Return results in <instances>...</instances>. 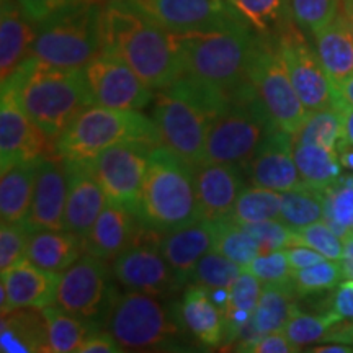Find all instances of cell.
Returning a JSON list of instances; mask_svg holds the SVG:
<instances>
[{"mask_svg": "<svg viewBox=\"0 0 353 353\" xmlns=\"http://www.w3.org/2000/svg\"><path fill=\"white\" fill-rule=\"evenodd\" d=\"M103 51L120 57L152 90L183 76L176 34L165 30L130 0H107Z\"/></svg>", "mask_w": 353, "mask_h": 353, "instance_id": "cell-1", "label": "cell"}, {"mask_svg": "<svg viewBox=\"0 0 353 353\" xmlns=\"http://www.w3.org/2000/svg\"><path fill=\"white\" fill-rule=\"evenodd\" d=\"M234 95L211 83L183 74L169 87L156 90L152 120L162 144L190 165L205 159L208 132Z\"/></svg>", "mask_w": 353, "mask_h": 353, "instance_id": "cell-2", "label": "cell"}, {"mask_svg": "<svg viewBox=\"0 0 353 353\" xmlns=\"http://www.w3.org/2000/svg\"><path fill=\"white\" fill-rule=\"evenodd\" d=\"M2 87L15 92L21 108L52 143L94 105L83 69L48 65L33 56Z\"/></svg>", "mask_w": 353, "mask_h": 353, "instance_id": "cell-3", "label": "cell"}, {"mask_svg": "<svg viewBox=\"0 0 353 353\" xmlns=\"http://www.w3.org/2000/svg\"><path fill=\"white\" fill-rule=\"evenodd\" d=\"M105 2L70 0L37 23L33 57L65 69H83L103 52Z\"/></svg>", "mask_w": 353, "mask_h": 353, "instance_id": "cell-4", "label": "cell"}, {"mask_svg": "<svg viewBox=\"0 0 353 353\" xmlns=\"http://www.w3.org/2000/svg\"><path fill=\"white\" fill-rule=\"evenodd\" d=\"M138 216L145 226L161 234L200 219L195 169L164 144L152 148L149 154Z\"/></svg>", "mask_w": 353, "mask_h": 353, "instance_id": "cell-5", "label": "cell"}, {"mask_svg": "<svg viewBox=\"0 0 353 353\" xmlns=\"http://www.w3.org/2000/svg\"><path fill=\"white\" fill-rule=\"evenodd\" d=\"M257 37L250 25L176 34L183 74L226 92L236 90L249 81L247 69Z\"/></svg>", "mask_w": 353, "mask_h": 353, "instance_id": "cell-6", "label": "cell"}, {"mask_svg": "<svg viewBox=\"0 0 353 353\" xmlns=\"http://www.w3.org/2000/svg\"><path fill=\"white\" fill-rule=\"evenodd\" d=\"M123 143L156 148L162 139L156 123L143 112L90 105L56 141L54 154L65 161L87 162L105 149Z\"/></svg>", "mask_w": 353, "mask_h": 353, "instance_id": "cell-7", "label": "cell"}, {"mask_svg": "<svg viewBox=\"0 0 353 353\" xmlns=\"http://www.w3.org/2000/svg\"><path fill=\"white\" fill-rule=\"evenodd\" d=\"M275 128L252 83L247 81L234 90L229 105L211 125L203 162L245 165Z\"/></svg>", "mask_w": 353, "mask_h": 353, "instance_id": "cell-8", "label": "cell"}, {"mask_svg": "<svg viewBox=\"0 0 353 353\" xmlns=\"http://www.w3.org/2000/svg\"><path fill=\"white\" fill-rule=\"evenodd\" d=\"M107 329L123 350L165 348L182 332L157 296L132 290L110 304Z\"/></svg>", "mask_w": 353, "mask_h": 353, "instance_id": "cell-9", "label": "cell"}, {"mask_svg": "<svg viewBox=\"0 0 353 353\" xmlns=\"http://www.w3.org/2000/svg\"><path fill=\"white\" fill-rule=\"evenodd\" d=\"M247 79L268 114L281 130L294 134L309 112L291 82L283 57L273 37L259 34L247 69Z\"/></svg>", "mask_w": 353, "mask_h": 353, "instance_id": "cell-10", "label": "cell"}, {"mask_svg": "<svg viewBox=\"0 0 353 353\" xmlns=\"http://www.w3.org/2000/svg\"><path fill=\"white\" fill-rule=\"evenodd\" d=\"M291 82L309 113L324 108H342L341 97L329 81L316 48L296 23L275 37Z\"/></svg>", "mask_w": 353, "mask_h": 353, "instance_id": "cell-11", "label": "cell"}, {"mask_svg": "<svg viewBox=\"0 0 353 353\" xmlns=\"http://www.w3.org/2000/svg\"><path fill=\"white\" fill-rule=\"evenodd\" d=\"M161 236L144 224L138 239L113 260V275L125 288L157 298L182 288L162 254Z\"/></svg>", "mask_w": 353, "mask_h": 353, "instance_id": "cell-12", "label": "cell"}, {"mask_svg": "<svg viewBox=\"0 0 353 353\" xmlns=\"http://www.w3.org/2000/svg\"><path fill=\"white\" fill-rule=\"evenodd\" d=\"M151 145L123 143L87 161L110 203L138 214V205L149 164Z\"/></svg>", "mask_w": 353, "mask_h": 353, "instance_id": "cell-13", "label": "cell"}, {"mask_svg": "<svg viewBox=\"0 0 353 353\" xmlns=\"http://www.w3.org/2000/svg\"><path fill=\"white\" fill-rule=\"evenodd\" d=\"M83 72L94 105L136 112L152 105L156 90L114 54L103 51L83 68Z\"/></svg>", "mask_w": 353, "mask_h": 353, "instance_id": "cell-14", "label": "cell"}, {"mask_svg": "<svg viewBox=\"0 0 353 353\" xmlns=\"http://www.w3.org/2000/svg\"><path fill=\"white\" fill-rule=\"evenodd\" d=\"M172 33L249 25L229 0H130Z\"/></svg>", "mask_w": 353, "mask_h": 353, "instance_id": "cell-15", "label": "cell"}, {"mask_svg": "<svg viewBox=\"0 0 353 353\" xmlns=\"http://www.w3.org/2000/svg\"><path fill=\"white\" fill-rule=\"evenodd\" d=\"M108 267L105 260L83 254L76 263L61 273L56 290V303L70 314L92 319L110 307Z\"/></svg>", "mask_w": 353, "mask_h": 353, "instance_id": "cell-16", "label": "cell"}, {"mask_svg": "<svg viewBox=\"0 0 353 353\" xmlns=\"http://www.w3.org/2000/svg\"><path fill=\"white\" fill-rule=\"evenodd\" d=\"M50 144L39 126L21 108L15 92L10 87H2L0 100V169L17 162L39 161L46 157Z\"/></svg>", "mask_w": 353, "mask_h": 353, "instance_id": "cell-17", "label": "cell"}, {"mask_svg": "<svg viewBox=\"0 0 353 353\" xmlns=\"http://www.w3.org/2000/svg\"><path fill=\"white\" fill-rule=\"evenodd\" d=\"M244 167L250 182L259 187L283 193L303 185L294 161L293 134L281 128H275L268 134Z\"/></svg>", "mask_w": 353, "mask_h": 353, "instance_id": "cell-18", "label": "cell"}, {"mask_svg": "<svg viewBox=\"0 0 353 353\" xmlns=\"http://www.w3.org/2000/svg\"><path fill=\"white\" fill-rule=\"evenodd\" d=\"M69 175L63 157H43L38 164L37 182L26 224L32 231L65 229V203H68Z\"/></svg>", "mask_w": 353, "mask_h": 353, "instance_id": "cell-19", "label": "cell"}, {"mask_svg": "<svg viewBox=\"0 0 353 353\" xmlns=\"http://www.w3.org/2000/svg\"><path fill=\"white\" fill-rule=\"evenodd\" d=\"M59 280L61 273L39 268L28 259L20 260L8 270L2 272V283H0L2 314L13 309H43L54 304Z\"/></svg>", "mask_w": 353, "mask_h": 353, "instance_id": "cell-20", "label": "cell"}, {"mask_svg": "<svg viewBox=\"0 0 353 353\" xmlns=\"http://www.w3.org/2000/svg\"><path fill=\"white\" fill-rule=\"evenodd\" d=\"M195 169V187L200 219L229 218L242 192V165L203 162Z\"/></svg>", "mask_w": 353, "mask_h": 353, "instance_id": "cell-21", "label": "cell"}, {"mask_svg": "<svg viewBox=\"0 0 353 353\" xmlns=\"http://www.w3.org/2000/svg\"><path fill=\"white\" fill-rule=\"evenodd\" d=\"M65 164H68L69 175L68 203H65L64 216L65 231L85 237L107 206L108 198L88 162L65 161Z\"/></svg>", "mask_w": 353, "mask_h": 353, "instance_id": "cell-22", "label": "cell"}, {"mask_svg": "<svg viewBox=\"0 0 353 353\" xmlns=\"http://www.w3.org/2000/svg\"><path fill=\"white\" fill-rule=\"evenodd\" d=\"M214 226L211 221L196 219L164 232L161 236V250L169 262L180 286L192 281L196 263L203 255L213 250Z\"/></svg>", "mask_w": 353, "mask_h": 353, "instance_id": "cell-23", "label": "cell"}, {"mask_svg": "<svg viewBox=\"0 0 353 353\" xmlns=\"http://www.w3.org/2000/svg\"><path fill=\"white\" fill-rule=\"evenodd\" d=\"M143 226L144 223L134 211L108 201L90 232L83 237L85 252L105 262H113L138 239Z\"/></svg>", "mask_w": 353, "mask_h": 353, "instance_id": "cell-24", "label": "cell"}, {"mask_svg": "<svg viewBox=\"0 0 353 353\" xmlns=\"http://www.w3.org/2000/svg\"><path fill=\"white\" fill-rule=\"evenodd\" d=\"M34 21L17 0H2L0 12V77L2 83L10 81L17 70L33 56L37 37Z\"/></svg>", "mask_w": 353, "mask_h": 353, "instance_id": "cell-25", "label": "cell"}, {"mask_svg": "<svg viewBox=\"0 0 353 353\" xmlns=\"http://www.w3.org/2000/svg\"><path fill=\"white\" fill-rule=\"evenodd\" d=\"M312 38L322 68L339 92L342 83L353 76V33L343 8Z\"/></svg>", "mask_w": 353, "mask_h": 353, "instance_id": "cell-26", "label": "cell"}, {"mask_svg": "<svg viewBox=\"0 0 353 353\" xmlns=\"http://www.w3.org/2000/svg\"><path fill=\"white\" fill-rule=\"evenodd\" d=\"M2 353H50L48 325L41 309L21 307L2 314L0 322Z\"/></svg>", "mask_w": 353, "mask_h": 353, "instance_id": "cell-27", "label": "cell"}, {"mask_svg": "<svg viewBox=\"0 0 353 353\" xmlns=\"http://www.w3.org/2000/svg\"><path fill=\"white\" fill-rule=\"evenodd\" d=\"M85 254V241L76 232L43 229L33 231L26 259L48 272L63 273Z\"/></svg>", "mask_w": 353, "mask_h": 353, "instance_id": "cell-28", "label": "cell"}, {"mask_svg": "<svg viewBox=\"0 0 353 353\" xmlns=\"http://www.w3.org/2000/svg\"><path fill=\"white\" fill-rule=\"evenodd\" d=\"M183 325L198 342L219 347L224 342V316L205 286L192 283L183 293L180 307Z\"/></svg>", "mask_w": 353, "mask_h": 353, "instance_id": "cell-29", "label": "cell"}, {"mask_svg": "<svg viewBox=\"0 0 353 353\" xmlns=\"http://www.w3.org/2000/svg\"><path fill=\"white\" fill-rule=\"evenodd\" d=\"M39 161L17 162L2 169L0 216L6 223H26L28 219Z\"/></svg>", "mask_w": 353, "mask_h": 353, "instance_id": "cell-30", "label": "cell"}, {"mask_svg": "<svg viewBox=\"0 0 353 353\" xmlns=\"http://www.w3.org/2000/svg\"><path fill=\"white\" fill-rule=\"evenodd\" d=\"M294 293L296 291L293 285H263L252 322L242 332V335H245V341H241V343L254 341L260 335L283 330L291 312L296 307L293 303Z\"/></svg>", "mask_w": 353, "mask_h": 353, "instance_id": "cell-31", "label": "cell"}, {"mask_svg": "<svg viewBox=\"0 0 353 353\" xmlns=\"http://www.w3.org/2000/svg\"><path fill=\"white\" fill-rule=\"evenodd\" d=\"M263 283L252 275L247 268L242 270L229 288V304L224 316V342L231 343L241 339L247 325L252 322L255 307H257Z\"/></svg>", "mask_w": 353, "mask_h": 353, "instance_id": "cell-32", "label": "cell"}, {"mask_svg": "<svg viewBox=\"0 0 353 353\" xmlns=\"http://www.w3.org/2000/svg\"><path fill=\"white\" fill-rule=\"evenodd\" d=\"M296 161L303 183L314 188H327L342 175L339 152L317 144H294Z\"/></svg>", "mask_w": 353, "mask_h": 353, "instance_id": "cell-33", "label": "cell"}, {"mask_svg": "<svg viewBox=\"0 0 353 353\" xmlns=\"http://www.w3.org/2000/svg\"><path fill=\"white\" fill-rule=\"evenodd\" d=\"M48 325L50 353H79L82 343L94 334L85 319L70 314L57 304L41 309Z\"/></svg>", "mask_w": 353, "mask_h": 353, "instance_id": "cell-34", "label": "cell"}, {"mask_svg": "<svg viewBox=\"0 0 353 353\" xmlns=\"http://www.w3.org/2000/svg\"><path fill=\"white\" fill-rule=\"evenodd\" d=\"M232 6L262 37H278L293 20L291 0H234Z\"/></svg>", "mask_w": 353, "mask_h": 353, "instance_id": "cell-35", "label": "cell"}, {"mask_svg": "<svg viewBox=\"0 0 353 353\" xmlns=\"http://www.w3.org/2000/svg\"><path fill=\"white\" fill-rule=\"evenodd\" d=\"M214 244L213 250L223 254L239 267L247 268L250 262L262 254V247L255 236L245 226L229 218L214 221Z\"/></svg>", "mask_w": 353, "mask_h": 353, "instance_id": "cell-36", "label": "cell"}, {"mask_svg": "<svg viewBox=\"0 0 353 353\" xmlns=\"http://www.w3.org/2000/svg\"><path fill=\"white\" fill-rule=\"evenodd\" d=\"M280 219L294 229L324 219V190L303 183L281 193Z\"/></svg>", "mask_w": 353, "mask_h": 353, "instance_id": "cell-37", "label": "cell"}, {"mask_svg": "<svg viewBox=\"0 0 353 353\" xmlns=\"http://www.w3.org/2000/svg\"><path fill=\"white\" fill-rule=\"evenodd\" d=\"M280 213L281 193L252 185V187L242 188L232 208L231 218L242 226H247V224L262 223V221L278 219Z\"/></svg>", "mask_w": 353, "mask_h": 353, "instance_id": "cell-38", "label": "cell"}, {"mask_svg": "<svg viewBox=\"0 0 353 353\" xmlns=\"http://www.w3.org/2000/svg\"><path fill=\"white\" fill-rule=\"evenodd\" d=\"M343 138L342 108L316 110L307 114L301 128L293 134L294 144H317L337 151Z\"/></svg>", "mask_w": 353, "mask_h": 353, "instance_id": "cell-39", "label": "cell"}, {"mask_svg": "<svg viewBox=\"0 0 353 353\" xmlns=\"http://www.w3.org/2000/svg\"><path fill=\"white\" fill-rule=\"evenodd\" d=\"M324 221L342 239L353 231V172L324 188Z\"/></svg>", "mask_w": 353, "mask_h": 353, "instance_id": "cell-40", "label": "cell"}, {"mask_svg": "<svg viewBox=\"0 0 353 353\" xmlns=\"http://www.w3.org/2000/svg\"><path fill=\"white\" fill-rule=\"evenodd\" d=\"M342 321L334 311H327L324 314H307L294 307L283 330L290 341L301 348L327 341L335 325Z\"/></svg>", "mask_w": 353, "mask_h": 353, "instance_id": "cell-41", "label": "cell"}, {"mask_svg": "<svg viewBox=\"0 0 353 353\" xmlns=\"http://www.w3.org/2000/svg\"><path fill=\"white\" fill-rule=\"evenodd\" d=\"M242 270L244 268L228 257H224L223 254L216 252V250H210L196 263L195 272L192 275V281L208 290L231 288Z\"/></svg>", "mask_w": 353, "mask_h": 353, "instance_id": "cell-42", "label": "cell"}, {"mask_svg": "<svg viewBox=\"0 0 353 353\" xmlns=\"http://www.w3.org/2000/svg\"><path fill=\"white\" fill-rule=\"evenodd\" d=\"M343 281L341 260H324L301 270H293V288L299 294H312L337 288Z\"/></svg>", "mask_w": 353, "mask_h": 353, "instance_id": "cell-43", "label": "cell"}, {"mask_svg": "<svg viewBox=\"0 0 353 353\" xmlns=\"http://www.w3.org/2000/svg\"><path fill=\"white\" fill-rule=\"evenodd\" d=\"M291 8L294 23L314 37L342 10V0H291Z\"/></svg>", "mask_w": 353, "mask_h": 353, "instance_id": "cell-44", "label": "cell"}, {"mask_svg": "<svg viewBox=\"0 0 353 353\" xmlns=\"http://www.w3.org/2000/svg\"><path fill=\"white\" fill-rule=\"evenodd\" d=\"M32 228L26 223H6L2 221L0 228V272L26 259Z\"/></svg>", "mask_w": 353, "mask_h": 353, "instance_id": "cell-45", "label": "cell"}, {"mask_svg": "<svg viewBox=\"0 0 353 353\" xmlns=\"http://www.w3.org/2000/svg\"><path fill=\"white\" fill-rule=\"evenodd\" d=\"M298 245H307L329 260H341L343 241L324 219L296 229Z\"/></svg>", "mask_w": 353, "mask_h": 353, "instance_id": "cell-46", "label": "cell"}, {"mask_svg": "<svg viewBox=\"0 0 353 353\" xmlns=\"http://www.w3.org/2000/svg\"><path fill=\"white\" fill-rule=\"evenodd\" d=\"M263 285H293V268H291L286 249L260 254L247 267Z\"/></svg>", "mask_w": 353, "mask_h": 353, "instance_id": "cell-47", "label": "cell"}, {"mask_svg": "<svg viewBox=\"0 0 353 353\" xmlns=\"http://www.w3.org/2000/svg\"><path fill=\"white\" fill-rule=\"evenodd\" d=\"M245 228L259 241L260 247H262V254L298 245L296 229L291 228L290 224H286L280 218L262 221V223L255 224H247Z\"/></svg>", "mask_w": 353, "mask_h": 353, "instance_id": "cell-48", "label": "cell"}, {"mask_svg": "<svg viewBox=\"0 0 353 353\" xmlns=\"http://www.w3.org/2000/svg\"><path fill=\"white\" fill-rule=\"evenodd\" d=\"M237 352H249V353H293L301 352V348L294 345L290 341L288 335L285 330H276V332H270L260 335V337L254 339V341L241 343Z\"/></svg>", "mask_w": 353, "mask_h": 353, "instance_id": "cell-49", "label": "cell"}, {"mask_svg": "<svg viewBox=\"0 0 353 353\" xmlns=\"http://www.w3.org/2000/svg\"><path fill=\"white\" fill-rule=\"evenodd\" d=\"M17 2L20 3L23 12L34 23H39V21H43L52 12H56L57 8L65 6L70 0H17Z\"/></svg>", "mask_w": 353, "mask_h": 353, "instance_id": "cell-50", "label": "cell"}, {"mask_svg": "<svg viewBox=\"0 0 353 353\" xmlns=\"http://www.w3.org/2000/svg\"><path fill=\"white\" fill-rule=\"evenodd\" d=\"M330 311L343 321L353 322V280H345L337 286Z\"/></svg>", "mask_w": 353, "mask_h": 353, "instance_id": "cell-51", "label": "cell"}, {"mask_svg": "<svg viewBox=\"0 0 353 353\" xmlns=\"http://www.w3.org/2000/svg\"><path fill=\"white\" fill-rule=\"evenodd\" d=\"M286 255H288L290 265L293 270H301V268H307L311 265H316L319 262L327 260L317 250L311 249L307 245H293L286 249Z\"/></svg>", "mask_w": 353, "mask_h": 353, "instance_id": "cell-52", "label": "cell"}, {"mask_svg": "<svg viewBox=\"0 0 353 353\" xmlns=\"http://www.w3.org/2000/svg\"><path fill=\"white\" fill-rule=\"evenodd\" d=\"M123 348L110 332H94L82 343L79 353H120Z\"/></svg>", "mask_w": 353, "mask_h": 353, "instance_id": "cell-53", "label": "cell"}, {"mask_svg": "<svg viewBox=\"0 0 353 353\" xmlns=\"http://www.w3.org/2000/svg\"><path fill=\"white\" fill-rule=\"evenodd\" d=\"M343 254L341 259L343 280H353V231L343 237Z\"/></svg>", "mask_w": 353, "mask_h": 353, "instance_id": "cell-54", "label": "cell"}, {"mask_svg": "<svg viewBox=\"0 0 353 353\" xmlns=\"http://www.w3.org/2000/svg\"><path fill=\"white\" fill-rule=\"evenodd\" d=\"M307 350L312 353H353V347L352 343L343 342H319Z\"/></svg>", "mask_w": 353, "mask_h": 353, "instance_id": "cell-55", "label": "cell"}, {"mask_svg": "<svg viewBox=\"0 0 353 353\" xmlns=\"http://www.w3.org/2000/svg\"><path fill=\"white\" fill-rule=\"evenodd\" d=\"M342 118H343V143L353 144V107L343 105L342 107Z\"/></svg>", "mask_w": 353, "mask_h": 353, "instance_id": "cell-56", "label": "cell"}, {"mask_svg": "<svg viewBox=\"0 0 353 353\" xmlns=\"http://www.w3.org/2000/svg\"><path fill=\"white\" fill-rule=\"evenodd\" d=\"M337 152H339V157H341L343 169H347L348 172H353V144L341 141L337 145Z\"/></svg>", "mask_w": 353, "mask_h": 353, "instance_id": "cell-57", "label": "cell"}, {"mask_svg": "<svg viewBox=\"0 0 353 353\" xmlns=\"http://www.w3.org/2000/svg\"><path fill=\"white\" fill-rule=\"evenodd\" d=\"M339 97H341L342 107L343 105L353 107V76L350 79H347V81L342 83V87L339 88Z\"/></svg>", "mask_w": 353, "mask_h": 353, "instance_id": "cell-58", "label": "cell"}, {"mask_svg": "<svg viewBox=\"0 0 353 353\" xmlns=\"http://www.w3.org/2000/svg\"><path fill=\"white\" fill-rule=\"evenodd\" d=\"M342 8L345 12L348 23H350L352 33H353V0H342Z\"/></svg>", "mask_w": 353, "mask_h": 353, "instance_id": "cell-59", "label": "cell"}, {"mask_svg": "<svg viewBox=\"0 0 353 353\" xmlns=\"http://www.w3.org/2000/svg\"><path fill=\"white\" fill-rule=\"evenodd\" d=\"M229 2H231V3H232V2H234V0H229Z\"/></svg>", "mask_w": 353, "mask_h": 353, "instance_id": "cell-60", "label": "cell"}]
</instances>
